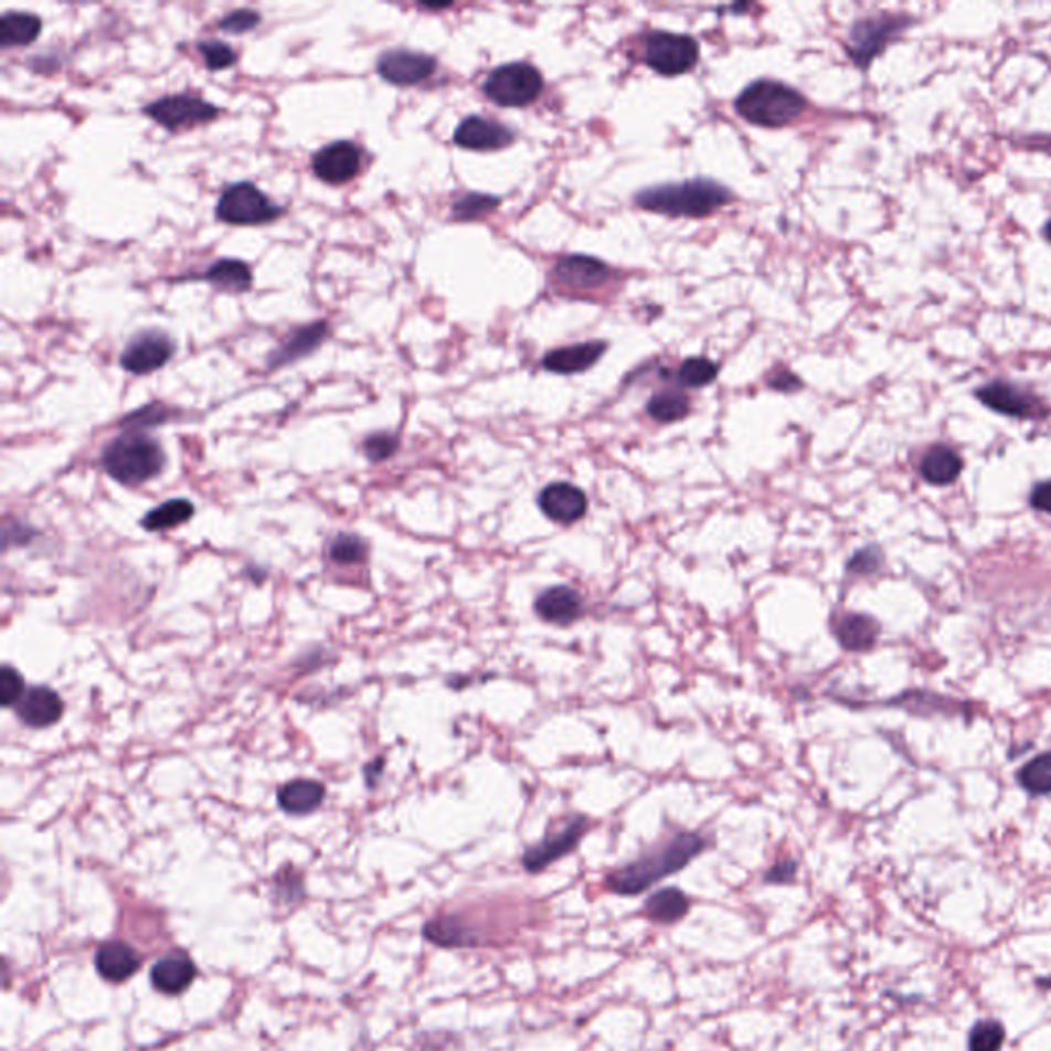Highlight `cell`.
I'll list each match as a JSON object with an SVG mask.
<instances>
[{"label": "cell", "instance_id": "1", "mask_svg": "<svg viewBox=\"0 0 1051 1051\" xmlns=\"http://www.w3.org/2000/svg\"><path fill=\"white\" fill-rule=\"evenodd\" d=\"M704 848L707 840L701 834L678 832L645 852L637 861L628 862L627 867L614 871L613 875L606 879V885L618 895H639L656 885L657 881L682 871Z\"/></svg>", "mask_w": 1051, "mask_h": 1051}, {"label": "cell", "instance_id": "2", "mask_svg": "<svg viewBox=\"0 0 1051 1051\" xmlns=\"http://www.w3.org/2000/svg\"><path fill=\"white\" fill-rule=\"evenodd\" d=\"M733 200L731 191L713 179H688L647 188L635 195V204L672 219H707Z\"/></svg>", "mask_w": 1051, "mask_h": 1051}, {"label": "cell", "instance_id": "3", "mask_svg": "<svg viewBox=\"0 0 1051 1051\" xmlns=\"http://www.w3.org/2000/svg\"><path fill=\"white\" fill-rule=\"evenodd\" d=\"M167 463L159 439L147 432L126 429L112 439L102 454V465L112 479L121 485L138 487L159 477Z\"/></svg>", "mask_w": 1051, "mask_h": 1051}, {"label": "cell", "instance_id": "4", "mask_svg": "<svg viewBox=\"0 0 1051 1051\" xmlns=\"http://www.w3.org/2000/svg\"><path fill=\"white\" fill-rule=\"evenodd\" d=\"M737 114L762 128H785L804 116L807 102L799 91L778 81H756L745 87L737 102Z\"/></svg>", "mask_w": 1051, "mask_h": 1051}, {"label": "cell", "instance_id": "5", "mask_svg": "<svg viewBox=\"0 0 1051 1051\" xmlns=\"http://www.w3.org/2000/svg\"><path fill=\"white\" fill-rule=\"evenodd\" d=\"M914 17L893 15V13H883V15L862 17L859 21L852 23L848 31L847 54L848 59L857 64V68L869 71L871 64L875 62L881 54L891 44L900 42L905 31L914 25Z\"/></svg>", "mask_w": 1051, "mask_h": 1051}, {"label": "cell", "instance_id": "6", "mask_svg": "<svg viewBox=\"0 0 1051 1051\" xmlns=\"http://www.w3.org/2000/svg\"><path fill=\"white\" fill-rule=\"evenodd\" d=\"M284 216V208L274 204L255 183L238 181L220 195L216 219L231 226H262Z\"/></svg>", "mask_w": 1051, "mask_h": 1051}, {"label": "cell", "instance_id": "7", "mask_svg": "<svg viewBox=\"0 0 1051 1051\" xmlns=\"http://www.w3.org/2000/svg\"><path fill=\"white\" fill-rule=\"evenodd\" d=\"M142 114L169 131L191 130L195 126L210 124L219 119L220 107L205 102L200 93H176L162 95L157 102L148 103Z\"/></svg>", "mask_w": 1051, "mask_h": 1051}, {"label": "cell", "instance_id": "8", "mask_svg": "<svg viewBox=\"0 0 1051 1051\" xmlns=\"http://www.w3.org/2000/svg\"><path fill=\"white\" fill-rule=\"evenodd\" d=\"M544 87L539 68L526 62H511L496 68L485 81V95L501 107H526L537 102Z\"/></svg>", "mask_w": 1051, "mask_h": 1051}, {"label": "cell", "instance_id": "9", "mask_svg": "<svg viewBox=\"0 0 1051 1051\" xmlns=\"http://www.w3.org/2000/svg\"><path fill=\"white\" fill-rule=\"evenodd\" d=\"M699 44L694 38L672 31H651L645 38V62L663 76L688 73L699 62Z\"/></svg>", "mask_w": 1051, "mask_h": 1051}, {"label": "cell", "instance_id": "10", "mask_svg": "<svg viewBox=\"0 0 1051 1051\" xmlns=\"http://www.w3.org/2000/svg\"><path fill=\"white\" fill-rule=\"evenodd\" d=\"M974 394L984 407L1010 420H1043L1050 415L1048 403L1039 394L1008 380H992Z\"/></svg>", "mask_w": 1051, "mask_h": 1051}, {"label": "cell", "instance_id": "11", "mask_svg": "<svg viewBox=\"0 0 1051 1051\" xmlns=\"http://www.w3.org/2000/svg\"><path fill=\"white\" fill-rule=\"evenodd\" d=\"M176 351V339L167 331L145 329L126 343L119 355V365L134 376H147L169 364Z\"/></svg>", "mask_w": 1051, "mask_h": 1051}, {"label": "cell", "instance_id": "12", "mask_svg": "<svg viewBox=\"0 0 1051 1051\" xmlns=\"http://www.w3.org/2000/svg\"><path fill=\"white\" fill-rule=\"evenodd\" d=\"M438 62L424 52H413L407 47H393L380 54L376 60V73L394 87H415L436 73Z\"/></svg>", "mask_w": 1051, "mask_h": 1051}, {"label": "cell", "instance_id": "13", "mask_svg": "<svg viewBox=\"0 0 1051 1051\" xmlns=\"http://www.w3.org/2000/svg\"><path fill=\"white\" fill-rule=\"evenodd\" d=\"M310 167L322 183L346 185L362 171V148L351 140L329 142L315 152Z\"/></svg>", "mask_w": 1051, "mask_h": 1051}, {"label": "cell", "instance_id": "14", "mask_svg": "<svg viewBox=\"0 0 1051 1051\" xmlns=\"http://www.w3.org/2000/svg\"><path fill=\"white\" fill-rule=\"evenodd\" d=\"M585 832H587V819L575 816L563 828L546 834L539 845L526 850L524 857H522L526 871L539 873L542 869H546L549 864L563 859L565 854H570L577 848Z\"/></svg>", "mask_w": 1051, "mask_h": 1051}, {"label": "cell", "instance_id": "15", "mask_svg": "<svg viewBox=\"0 0 1051 1051\" xmlns=\"http://www.w3.org/2000/svg\"><path fill=\"white\" fill-rule=\"evenodd\" d=\"M331 329L327 321H315L296 327L278 348L267 355V370H279L286 365L298 364L321 348Z\"/></svg>", "mask_w": 1051, "mask_h": 1051}, {"label": "cell", "instance_id": "16", "mask_svg": "<svg viewBox=\"0 0 1051 1051\" xmlns=\"http://www.w3.org/2000/svg\"><path fill=\"white\" fill-rule=\"evenodd\" d=\"M539 508L556 524H575L587 513V496L571 482H551L539 496Z\"/></svg>", "mask_w": 1051, "mask_h": 1051}, {"label": "cell", "instance_id": "17", "mask_svg": "<svg viewBox=\"0 0 1051 1051\" xmlns=\"http://www.w3.org/2000/svg\"><path fill=\"white\" fill-rule=\"evenodd\" d=\"M516 140L513 131L506 128L503 124H497L493 119H485L481 116H468L458 124L454 131V145L465 148V150H477V152H491V150H501L510 147Z\"/></svg>", "mask_w": 1051, "mask_h": 1051}, {"label": "cell", "instance_id": "18", "mask_svg": "<svg viewBox=\"0 0 1051 1051\" xmlns=\"http://www.w3.org/2000/svg\"><path fill=\"white\" fill-rule=\"evenodd\" d=\"M553 276L563 286L577 288V290H590V288H599L602 284H606L611 278V269H608L606 263L599 262L596 257L567 255V257L556 262Z\"/></svg>", "mask_w": 1051, "mask_h": 1051}, {"label": "cell", "instance_id": "19", "mask_svg": "<svg viewBox=\"0 0 1051 1051\" xmlns=\"http://www.w3.org/2000/svg\"><path fill=\"white\" fill-rule=\"evenodd\" d=\"M582 594L570 585H553L539 594L534 611L544 623L565 627L582 616Z\"/></svg>", "mask_w": 1051, "mask_h": 1051}, {"label": "cell", "instance_id": "20", "mask_svg": "<svg viewBox=\"0 0 1051 1051\" xmlns=\"http://www.w3.org/2000/svg\"><path fill=\"white\" fill-rule=\"evenodd\" d=\"M832 633L842 649L861 654L875 647L881 627L869 614L842 613L834 616Z\"/></svg>", "mask_w": 1051, "mask_h": 1051}, {"label": "cell", "instance_id": "21", "mask_svg": "<svg viewBox=\"0 0 1051 1051\" xmlns=\"http://www.w3.org/2000/svg\"><path fill=\"white\" fill-rule=\"evenodd\" d=\"M64 713V702L59 692L47 687L31 688L17 704V715L33 730H45L59 723Z\"/></svg>", "mask_w": 1051, "mask_h": 1051}, {"label": "cell", "instance_id": "22", "mask_svg": "<svg viewBox=\"0 0 1051 1051\" xmlns=\"http://www.w3.org/2000/svg\"><path fill=\"white\" fill-rule=\"evenodd\" d=\"M606 351L604 341H587V343H575L567 348L549 351L542 360L544 370L555 372V374H580L596 365L599 358Z\"/></svg>", "mask_w": 1051, "mask_h": 1051}, {"label": "cell", "instance_id": "23", "mask_svg": "<svg viewBox=\"0 0 1051 1051\" xmlns=\"http://www.w3.org/2000/svg\"><path fill=\"white\" fill-rule=\"evenodd\" d=\"M964 470V458L947 444L931 446L920 460L922 479L936 487H947L957 481Z\"/></svg>", "mask_w": 1051, "mask_h": 1051}, {"label": "cell", "instance_id": "24", "mask_svg": "<svg viewBox=\"0 0 1051 1051\" xmlns=\"http://www.w3.org/2000/svg\"><path fill=\"white\" fill-rule=\"evenodd\" d=\"M195 965L185 953H171L152 967V986L162 994H181L195 979Z\"/></svg>", "mask_w": 1051, "mask_h": 1051}, {"label": "cell", "instance_id": "25", "mask_svg": "<svg viewBox=\"0 0 1051 1051\" xmlns=\"http://www.w3.org/2000/svg\"><path fill=\"white\" fill-rule=\"evenodd\" d=\"M95 967L99 976L107 981H126L140 969V957L130 945L121 941H109L97 949Z\"/></svg>", "mask_w": 1051, "mask_h": 1051}, {"label": "cell", "instance_id": "26", "mask_svg": "<svg viewBox=\"0 0 1051 1051\" xmlns=\"http://www.w3.org/2000/svg\"><path fill=\"white\" fill-rule=\"evenodd\" d=\"M325 801V787L319 781L296 778L278 790V804L290 816H307L321 807Z\"/></svg>", "mask_w": 1051, "mask_h": 1051}, {"label": "cell", "instance_id": "27", "mask_svg": "<svg viewBox=\"0 0 1051 1051\" xmlns=\"http://www.w3.org/2000/svg\"><path fill=\"white\" fill-rule=\"evenodd\" d=\"M202 282L212 284L222 293L245 294L253 288V272L241 259H216L205 269Z\"/></svg>", "mask_w": 1051, "mask_h": 1051}, {"label": "cell", "instance_id": "28", "mask_svg": "<svg viewBox=\"0 0 1051 1051\" xmlns=\"http://www.w3.org/2000/svg\"><path fill=\"white\" fill-rule=\"evenodd\" d=\"M42 33V19L25 11H11L0 19V47H28Z\"/></svg>", "mask_w": 1051, "mask_h": 1051}, {"label": "cell", "instance_id": "29", "mask_svg": "<svg viewBox=\"0 0 1051 1051\" xmlns=\"http://www.w3.org/2000/svg\"><path fill=\"white\" fill-rule=\"evenodd\" d=\"M690 910L687 893H682L676 888L659 890L645 902V914L654 922L661 924H673L678 920L684 919Z\"/></svg>", "mask_w": 1051, "mask_h": 1051}, {"label": "cell", "instance_id": "30", "mask_svg": "<svg viewBox=\"0 0 1051 1051\" xmlns=\"http://www.w3.org/2000/svg\"><path fill=\"white\" fill-rule=\"evenodd\" d=\"M193 511H195V508H193L190 499L177 497V499H169L161 506H157L155 510L148 511L147 516L142 518V526L150 532H161V530H169V528L190 522Z\"/></svg>", "mask_w": 1051, "mask_h": 1051}, {"label": "cell", "instance_id": "31", "mask_svg": "<svg viewBox=\"0 0 1051 1051\" xmlns=\"http://www.w3.org/2000/svg\"><path fill=\"white\" fill-rule=\"evenodd\" d=\"M647 413L657 424H673L684 420L690 413V399L680 391H661L654 394L651 401L647 403Z\"/></svg>", "mask_w": 1051, "mask_h": 1051}, {"label": "cell", "instance_id": "32", "mask_svg": "<svg viewBox=\"0 0 1051 1051\" xmlns=\"http://www.w3.org/2000/svg\"><path fill=\"white\" fill-rule=\"evenodd\" d=\"M501 205V198L497 195H487V193H465L453 204L450 216L456 222H475V220L485 219L493 214L497 208Z\"/></svg>", "mask_w": 1051, "mask_h": 1051}, {"label": "cell", "instance_id": "33", "mask_svg": "<svg viewBox=\"0 0 1051 1051\" xmlns=\"http://www.w3.org/2000/svg\"><path fill=\"white\" fill-rule=\"evenodd\" d=\"M1021 787L1031 795H1050L1051 793V752L1027 762L1017 774Z\"/></svg>", "mask_w": 1051, "mask_h": 1051}, {"label": "cell", "instance_id": "34", "mask_svg": "<svg viewBox=\"0 0 1051 1051\" xmlns=\"http://www.w3.org/2000/svg\"><path fill=\"white\" fill-rule=\"evenodd\" d=\"M716 374H719V365L709 358H688L676 372L678 382L684 384L688 389L707 386V384L715 382Z\"/></svg>", "mask_w": 1051, "mask_h": 1051}, {"label": "cell", "instance_id": "35", "mask_svg": "<svg viewBox=\"0 0 1051 1051\" xmlns=\"http://www.w3.org/2000/svg\"><path fill=\"white\" fill-rule=\"evenodd\" d=\"M198 52L202 54V59L205 62V68L212 71V73H222V71H229L233 68L238 60V54L234 50L233 45L222 42V40H216V38H210V40H202L198 42Z\"/></svg>", "mask_w": 1051, "mask_h": 1051}, {"label": "cell", "instance_id": "36", "mask_svg": "<svg viewBox=\"0 0 1051 1051\" xmlns=\"http://www.w3.org/2000/svg\"><path fill=\"white\" fill-rule=\"evenodd\" d=\"M173 415H176V411L169 410V407L162 405V403H148L145 407L128 413V415L119 422V425H121L124 429L145 432L148 427L167 424L169 420H173Z\"/></svg>", "mask_w": 1051, "mask_h": 1051}, {"label": "cell", "instance_id": "37", "mask_svg": "<svg viewBox=\"0 0 1051 1051\" xmlns=\"http://www.w3.org/2000/svg\"><path fill=\"white\" fill-rule=\"evenodd\" d=\"M1005 1029L996 1021H981L969 1033V1051H1000Z\"/></svg>", "mask_w": 1051, "mask_h": 1051}, {"label": "cell", "instance_id": "38", "mask_svg": "<svg viewBox=\"0 0 1051 1051\" xmlns=\"http://www.w3.org/2000/svg\"><path fill=\"white\" fill-rule=\"evenodd\" d=\"M329 555L341 565H353L360 563L365 556V544L360 537L355 534H339L329 546Z\"/></svg>", "mask_w": 1051, "mask_h": 1051}, {"label": "cell", "instance_id": "39", "mask_svg": "<svg viewBox=\"0 0 1051 1051\" xmlns=\"http://www.w3.org/2000/svg\"><path fill=\"white\" fill-rule=\"evenodd\" d=\"M399 448V438L391 434V432H376V434H370L368 438L362 442V450H364L365 458L372 460V463H384L389 460Z\"/></svg>", "mask_w": 1051, "mask_h": 1051}, {"label": "cell", "instance_id": "40", "mask_svg": "<svg viewBox=\"0 0 1051 1051\" xmlns=\"http://www.w3.org/2000/svg\"><path fill=\"white\" fill-rule=\"evenodd\" d=\"M883 561L885 559H883V553H881L879 546H864L848 559L847 571L850 575L867 577V575H873V573L881 570Z\"/></svg>", "mask_w": 1051, "mask_h": 1051}, {"label": "cell", "instance_id": "41", "mask_svg": "<svg viewBox=\"0 0 1051 1051\" xmlns=\"http://www.w3.org/2000/svg\"><path fill=\"white\" fill-rule=\"evenodd\" d=\"M259 25H262V15L253 9H234L219 21L220 30L233 35H243L248 31L257 30Z\"/></svg>", "mask_w": 1051, "mask_h": 1051}, {"label": "cell", "instance_id": "42", "mask_svg": "<svg viewBox=\"0 0 1051 1051\" xmlns=\"http://www.w3.org/2000/svg\"><path fill=\"white\" fill-rule=\"evenodd\" d=\"M23 697H25L23 676L17 672L15 668L4 666L0 672V702L4 707H11V704H19Z\"/></svg>", "mask_w": 1051, "mask_h": 1051}, {"label": "cell", "instance_id": "43", "mask_svg": "<svg viewBox=\"0 0 1051 1051\" xmlns=\"http://www.w3.org/2000/svg\"><path fill=\"white\" fill-rule=\"evenodd\" d=\"M768 384L773 386L774 391H781V393H795L804 386L799 376H795L793 372H788L785 368H778V372L768 379Z\"/></svg>", "mask_w": 1051, "mask_h": 1051}, {"label": "cell", "instance_id": "44", "mask_svg": "<svg viewBox=\"0 0 1051 1051\" xmlns=\"http://www.w3.org/2000/svg\"><path fill=\"white\" fill-rule=\"evenodd\" d=\"M1029 503H1031L1033 510L1051 513V481L1037 482L1036 487L1031 489Z\"/></svg>", "mask_w": 1051, "mask_h": 1051}, {"label": "cell", "instance_id": "45", "mask_svg": "<svg viewBox=\"0 0 1051 1051\" xmlns=\"http://www.w3.org/2000/svg\"><path fill=\"white\" fill-rule=\"evenodd\" d=\"M795 871H797V864L793 861L776 862L773 869L766 873V881L768 883H788V881H793Z\"/></svg>", "mask_w": 1051, "mask_h": 1051}, {"label": "cell", "instance_id": "46", "mask_svg": "<svg viewBox=\"0 0 1051 1051\" xmlns=\"http://www.w3.org/2000/svg\"><path fill=\"white\" fill-rule=\"evenodd\" d=\"M450 4H422V9H427V11H442V9H448Z\"/></svg>", "mask_w": 1051, "mask_h": 1051}, {"label": "cell", "instance_id": "47", "mask_svg": "<svg viewBox=\"0 0 1051 1051\" xmlns=\"http://www.w3.org/2000/svg\"><path fill=\"white\" fill-rule=\"evenodd\" d=\"M1043 238H1045V241H1048V243L1051 245V219L1048 220V222H1045V226H1043Z\"/></svg>", "mask_w": 1051, "mask_h": 1051}]
</instances>
